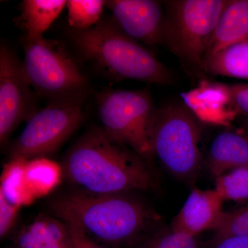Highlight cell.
<instances>
[{"label": "cell", "mask_w": 248, "mask_h": 248, "mask_svg": "<svg viewBox=\"0 0 248 248\" xmlns=\"http://www.w3.org/2000/svg\"><path fill=\"white\" fill-rule=\"evenodd\" d=\"M62 169L71 184L87 193L112 195L153 187L145 159L98 127L89 129L72 145Z\"/></svg>", "instance_id": "1"}, {"label": "cell", "mask_w": 248, "mask_h": 248, "mask_svg": "<svg viewBox=\"0 0 248 248\" xmlns=\"http://www.w3.org/2000/svg\"><path fill=\"white\" fill-rule=\"evenodd\" d=\"M49 208L55 217L79 228L91 239L113 246L135 241L154 218L144 204L127 193L95 195L77 191L53 199Z\"/></svg>", "instance_id": "2"}, {"label": "cell", "mask_w": 248, "mask_h": 248, "mask_svg": "<svg viewBox=\"0 0 248 248\" xmlns=\"http://www.w3.org/2000/svg\"><path fill=\"white\" fill-rule=\"evenodd\" d=\"M81 56L117 79L169 84L172 75L154 53L122 31L112 19H102L91 29L70 30Z\"/></svg>", "instance_id": "3"}, {"label": "cell", "mask_w": 248, "mask_h": 248, "mask_svg": "<svg viewBox=\"0 0 248 248\" xmlns=\"http://www.w3.org/2000/svg\"><path fill=\"white\" fill-rule=\"evenodd\" d=\"M200 122L184 103H171L155 112L150 135L152 153L179 179H192L201 169Z\"/></svg>", "instance_id": "4"}, {"label": "cell", "mask_w": 248, "mask_h": 248, "mask_svg": "<svg viewBox=\"0 0 248 248\" xmlns=\"http://www.w3.org/2000/svg\"><path fill=\"white\" fill-rule=\"evenodd\" d=\"M24 55L23 70L37 94L50 101L84 100L89 79L63 43L44 36L24 39Z\"/></svg>", "instance_id": "5"}, {"label": "cell", "mask_w": 248, "mask_h": 248, "mask_svg": "<svg viewBox=\"0 0 248 248\" xmlns=\"http://www.w3.org/2000/svg\"><path fill=\"white\" fill-rule=\"evenodd\" d=\"M228 0L166 1L164 42L192 69L203 71L209 45Z\"/></svg>", "instance_id": "6"}, {"label": "cell", "mask_w": 248, "mask_h": 248, "mask_svg": "<svg viewBox=\"0 0 248 248\" xmlns=\"http://www.w3.org/2000/svg\"><path fill=\"white\" fill-rule=\"evenodd\" d=\"M102 129L112 140L151 159L150 135L156 112L147 90L108 89L96 96Z\"/></svg>", "instance_id": "7"}, {"label": "cell", "mask_w": 248, "mask_h": 248, "mask_svg": "<svg viewBox=\"0 0 248 248\" xmlns=\"http://www.w3.org/2000/svg\"><path fill=\"white\" fill-rule=\"evenodd\" d=\"M84 101H50L45 108L37 110L11 145V159L44 158L58 151L82 123Z\"/></svg>", "instance_id": "8"}, {"label": "cell", "mask_w": 248, "mask_h": 248, "mask_svg": "<svg viewBox=\"0 0 248 248\" xmlns=\"http://www.w3.org/2000/svg\"><path fill=\"white\" fill-rule=\"evenodd\" d=\"M23 70L22 61L1 42L0 48V142L6 144L22 121L37 112L35 97Z\"/></svg>", "instance_id": "9"}, {"label": "cell", "mask_w": 248, "mask_h": 248, "mask_svg": "<svg viewBox=\"0 0 248 248\" xmlns=\"http://www.w3.org/2000/svg\"><path fill=\"white\" fill-rule=\"evenodd\" d=\"M106 6L114 22L129 37L150 46L164 43L166 15L161 1L108 0Z\"/></svg>", "instance_id": "10"}, {"label": "cell", "mask_w": 248, "mask_h": 248, "mask_svg": "<svg viewBox=\"0 0 248 248\" xmlns=\"http://www.w3.org/2000/svg\"><path fill=\"white\" fill-rule=\"evenodd\" d=\"M221 195L215 189H193L179 213L174 217L171 228L196 237L208 230H215L223 217Z\"/></svg>", "instance_id": "11"}, {"label": "cell", "mask_w": 248, "mask_h": 248, "mask_svg": "<svg viewBox=\"0 0 248 248\" xmlns=\"http://www.w3.org/2000/svg\"><path fill=\"white\" fill-rule=\"evenodd\" d=\"M184 104L200 122L229 127L237 118L230 108L227 84L202 82L198 88L183 93Z\"/></svg>", "instance_id": "12"}, {"label": "cell", "mask_w": 248, "mask_h": 248, "mask_svg": "<svg viewBox=\"0 0 248 248\" xmlns=\"http://www.w3.org/2000/svg\"><path fill=\"white\" fill-rule=\"evenodd\" d=\"M207 159L215 178L232 170L248 167V138L241 130L221 132L212 142Z\"/></svg>", "instance_id": "13"}, {"label": "cell", "mask_w": 248, "mask_h": 248, "mask_svg": "<svg viewBox=\"0 0 248 248\" xmlns=\"http://www.w3.org/2000/svg\"><path fill=\"white\" fill-rule=\"evenodd\" d=\"M246 40H248V0H228L214 31L205 58Z\"/></svg>", "instance_id": "14"}, {"label": "cell", "mask_w": 248, "mask_h": 248, "mask_svg": "<svg viewBox=\"0 0 248 248\" xmlns=\"http://www.w3.org/2000/svg\"><path fill=\"white\" fill-rule=\"evenodd\" d=\"M19 248H74L65 222L42 217L21 232L17 238Z\"/></svg>", "instance_id": "15"}, {"label": "cell", "mask_w": 248, "mask_h": 248, "mask_svg": "<svg viewBox=\"0 0 248 248\" xmlns=\"http://www.w3.org/2000/svg\"><path fill=\"white\" fill-rule=\"evenodd\" d=\"M64 0H24L21 4V25L25 31L26 40L43 36L66 6Z\"/></svg>", "instance_id": "16"}, {"label": "cell", "mask_w": 248, "mask_h": 248, "mask_svg": "<svg viewBox=\"0 0 248 248\" xmlns=\"http://www.w3.org/2000/svg\"><path fill=\"white\" fill-rule=\"evenodd\" d=\"M203 71L213 76L248 79V40L205 58Z\"/></svg>", "instance_id": "17"}, {"label": "cell", "mask_w": 248, "mask_h": 248, "mask_svg": "<svg viewBox=\"0 0 248 248\" xmlns=\"http://www.w3.org/2000/svg\"><path fill=\"white\" fill-rule=\"evenodd\" d=\"M27 161V159H11L4 168L1 177L0 195L4 196L9 203L19 207L30 203L35 199L26 180Z\"/></svg>", "instance_id": "18"}, {"label": "cell", "mask_w": 248, "mask_h": 248, "mask_svg": "<svg viewBox=\"0 0 248 248\" xmlns=\"http://www.w3.org/2000/svg\"><path fill=\"white\" fill-rule=\"evenodd\" d=\"M61 169L56 163L45 157L27 160L25 178L34 198L46 195L58 185Z\"/></svg>", "instance_id": "19"}, {"label": "cell", "mask_w": 248, "mask_h": 248, "mask_svg": "<svg viewBox=\"0 0 248 248\" xmlns=\"http://www.w3.org/2000/svg\"><path fill=\"white\" fill-rule=\"evenodd\" d=\"M106 1L69 0L67 1L68 19L72 30L84 31L100 22Z\"/></svg>", "instance_id": "20"}, {"label": "cell", "mask_w": 248, "mask_h": 248, "mask_svg": "<svg viewBox=\"0 0 248 248\" xmlns=\"http://www.w3.org/2000/svg\"><path fill=\"white\" fill-rule=\"evenodd\" d=\"M215 190L223 201L248 200V167H241L215 178Z\"/></svg>", "instance_id": "21"}, {"label": "cell", "mask_w": 248, "mask_h": 248, "mask_svg": "<svg viewBox=\"0 0 248 248\" xmlns=\"http://www.w3.org/2000/svg\"><path fill=\"white\" fill-rule=\"evenodd\" d=\"M214 231L210 241L213 248L222 240L231 236H248V203L233 211L224 213Z\"/></svg>", "instance_id": "22"}, {"label": "cell", "mask_w": 248, "mask_h": 248, "mask_svg": "<svg viewBox=\"0 0 248 248\" xmlns=\"http://www.w3.org/2000/svg\"><path fill=\"white\" fill-rule=\"evenodd\" d=\"M139 248H199L196 237L172 228L146 240Z\"/></svg>", "instance_id": "23"}, {"label": "cell", "mask_w": 248, "mask_h": 248, "mask_svg": "<svg viewBox=\"0 0 248 248\" xmlns=\"http://www.w3.org/2000/svg\"><path fill=\"white\" fill-rule=\"evenodd\" d=\"M230 107L237 117H248V84H227Z\"/></svg>", "instance_id": "24"}, {"label": "cell", "mask_w": 248, "mask_h": 248, "mask_svg": "<svg viewBox=\"0 0 248 248\" xmlns=\"http://www.w3.org/2000/svg\"><path fill=\"white\" fill-rule=\"evenodd\" d=\"M19 208L20 207L9 203L4 196L0 195V236L1 239L12 229Z\"/></svg>", "instance_id": "25"}, {"label": "cell", "mask_w": 248, "mask_h": 248, "mask_svg": "<svg viewBox=\"0 0 248 248\" xmlns=\"http://www.w3.org/2000/svg\"><path fill=\"white\" fill-rule=\"evenodd\" d=\"M66 224L71 232L74 248H103L79 228L70 223Z\"/></svg>", "instance_id": "26"}, {"label": "cell", "mask_w": 248, "mask_h": 248, "mask_svg": "<svg viewBox=\"0 0 248 248\" xmlns=\"http://www.w3.org/2000/svg\"><path fill=\"white\" fill-rule=\"evenodd\" d=\"M213 248H248V236L227 238L215 245Z\"/></svg>", "instance_id": "27"}, {"label": "cell", "mask_w": 248, "mask_h": 248, "mask_svg": "<svg viewBox=\"0 0 248 248\" xmlns=\"http://www.w3.org/2000/svg\"><path fill=\"white\" fill-rule=\"evenodd\" d=\"M239 124L241 125V131L248 140V117L239 116Z\"/></svg>", "instance_id": "28"}]
</instances>
